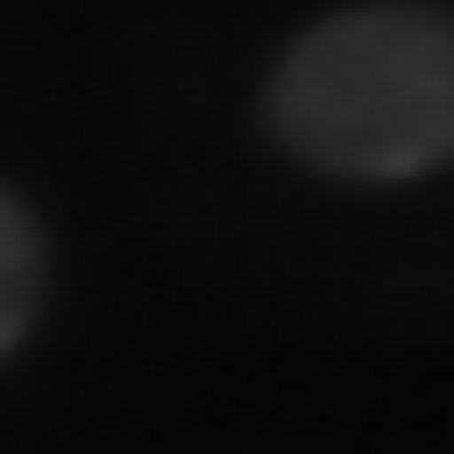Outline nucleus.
Returning <instances> with one entry per match:
<instances>
[{"label": "nucleus", "instance_id": "obj_1", "mask_svg": "<svg viewBox=\"0 0 454 454\" xmlns=\"http://www.w3.org/2000/svg\"><path fill=\"white\" fill-rule=\"evenodd\" d=\"M271 136L343 184H415L454 160V8L367 0L311 24L271 72Z\"/></svg>", "mask_w": 454, "mask_h": 454}, {"label": "nucleus", "instance_id": "obj_2", "mask_svg": "<svg viewBox=\"0 0 454 454\" xmlns=\"http://www.w3.org/2000/svg\"><path fill=\"white\" fill-rule=\"evenodd\" d=\"M40 295H48V239H40L32 207L0 184V359L32 335Z\"/></svg>", "mask_w": 454, "mask_h": 454}]
</instances>
